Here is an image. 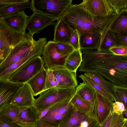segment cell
Returning a JSON list of instances; mask_svg holds the SVG:
<instances>
[{
    "instance_id": "1",
    "label": "cell",
    "mask_w": 127,
    "mask_h": 127,
    "mask_svg": "<svg viewBox=\"0 0 127 127\" xmlns=\"http://www.w3.org/2000/svg\"><path fill=\"white\" fill-rule=\"evenodd\" d=\"M118 15L104 17L96 16L84 9L80 4H71L59 19L63 20L73 30L77 29L80 36L89 32H97L103 34L110 27Z\"/></svg>"
},
{
    "instance_id": "2",
    "label": "cell",
    "mask_w": 127,
    "mask_h": 127,
    "mask_svg": "<svg viewBox=\"0 0 127 127\" xmlns=\"http://www.w3.org/2000/svg\"><path fill=\"white\" fill-rule=\"evenodd\" d=\"M79 70L97 72L115 86L127 88V54L112 53L93 64L80 67Z\"/></svg>"
},
{
    "instance_id": "3",
    "label": "cell",
    "mask_w": 127,
    "mask_h": 127,
    "mask_svg": "<svg viewBox=\"0 0 127 127\" xmlns=\"http://www.w3.org/2000/svg\"><path fill=\"white\" fill-rule=\"evenodd\" d=\"M47 40L45 37L35 40L33 37L28 35L23 40L12 48L6 57L0 63V73L30 55L43 50L47 42Z\"/></svg>"
},
{
    "instance_id": "4",
    "label": "cell",
    "mask_w": 127,
    "mask_h": 127,
    "mask_svg": "<svg viewBox=\"0 0 127 127\" xmlns=\"http://www.w3.org/2000/svg\"><path fill=\"white\" fill-rule=\"evenodd\" d=\"M76 88H54L45 90L35 99L33 106L40 112L56 104L70 101L76 93Z\"/></svg>"
},
{
    "instance_id": "5",
    "label": "cell",
    "mask_w": 127,
    "mask_h": 127,
    "mask_svg": "<svg viewBox=\"0 0 127 127\" xmlns=\"http://www.w3.org/2000/svg\"><path fill=\"white\" fill-rule=\"evenodd\" d=\"M80 4L93 15L100 17L118 15L123 11L119 0H84Z\"/></svg>"
},
{
    "instance_id": "6",
    "label": "cell",
    "mask_w": 127,
    "mask_h": 127,
    "mask_svg": "<svg viewBox=\"0 0 127 127\" xmlns=\"http://www.w3.org/2000/svg\"><path fill=\"white\" fill-rule=\"evenodd\" d=\"M72 0H32L29 7L33 12H40L58 20Z\"/></svg>"
},
{
    "instance_id": "7",
    "label": "cell",
    "mask_w": 127,
    "mask_h": 127,
    "mask_svg": "<svg viewBox=\"0 0 127 127\" xmlns=\"http://www.w3.org/2000/svg\"><path fill=\"white\" fill-rule=\"evenodd\" d=\"M28 35L26 32H16L0 17V63L6 57L12 47Z\"/></svg>"
},
{
    "instance_id": "8",
    "label": "cell",
    "mask_w": 127,
    "mask_h": 127,
    "mask_svg": "<svg viewBox=\"0 0 127 127\" xmlns=\"http://www.w3.org/2000/svg\"><path fill=\"white\" fill-rule=\"evenodd\" d=\"M41 56L35 57L14 71L5 81L24 83L39 72L44 67Z\"/></svg>"
},
{
    "instance_id": "9",
    "label": "cell",
    "mask_w": 127,
    "mask_h": 127,
    "mask_svg": "<svg viewBox=\"0 0 127 127\" xmlns=\"http://www.w3.org/2000/svg\"><path fill=\"white\" fill-rule=\"evenodd\" d=\"M75 109L70 101L58 103L53 106L40 119L49 125L60 127L69 118Z\"/></svg>"
},
{
    "instance_id": "10",
    "label": "cell",
    "mask_w": 127,
    "mask_h": 127,
    "mask_svg": "<svg viewBox=\"0 0 127 127\" xmlns=\"http://www.w3.org/2000/svg\"><path fill=\"white\" fill-rule=\"evenodd\" d=\"M42 55L45 68L53 69L64 66L65 59L69 55H64L60 54L56 48L55 41L50 40L45 46Z\"/></svg>"
},
{
    "instance_id": "11",
    "label": "cell",
    "mask_w": 127,
    "mask_h": 127,
    "mask_svg": "<svg viewBox=\"0 0 127 127\" xmlns=\"http://www.w3.org/2000/svg\"><path fill=\"white\" fill-rule=\"evenodd\" d=\"M57 20L55 18L43 13L33 12L29 16L26 26V29L29 31L27 33L33 37L35 33H38L47 26H55V21Z\"/></svg>"
},
{
    "instance_id": "12",
    "label": "cell",
    "mask_w": 127,
    "mask_h": 127,
    "mask_svg": "<svg viewBox=\"0 0 127 127\" xmlns=\"http://www.w3.org/2000/svg\"><path fill=\"white\" fill-rule=\"evenodd\" d=\"M95 101L94 109V115L101 125L113 110V102L95 91Z\"/></svg>"
},
{
    "instance_id": "13",
    "label": "cell",
    "mask_w": 127,
    "mask_h": 127,
    "mask_svg": "<svg viewBox=\"0 0 127 127\" xmlns=\"http://www.w3.org/2000/svg\"><path fill=\"white\" fill-rule=\"evenodd\" d=\"M52 69L55 80L60 88L76 87L78 85L76 72L69 71L64 66Z\"/></svg>"
},
{
    "instance_id": "14",
    "label": "cell",
    "mask_w": 127,
    "mask_h": 127,
    "mask_svg": "<svg viewBox=\"0 0 127 127\" xmlns=\"http://www.w3.org/2000/svg\"><path fill=\"white\" fill-rule=\"evenodd\" d=\"M24 84L0 81V109L11 104L17 91Z\"/></svg>"
},
{
    "instance_id": "15",
    "label": "cell",
    "mask_w": 127,
    "mask_h": 127,
    "mask_svg": "<svg viewBox=\"0 0 127 127\" xmlns=\"http://www.w3.org/2000/svg\"><path fill=\"white\" fill-rule=\"evenodd\" d=\"M29 16L24 10L0 17L4 22L18 33H25Z\"/></svg>"
},
{
    "instance_id": "16",
    "label": "cell",
    "mask_w": 127,
    "mask_h": 127,
    "mask_svg": "<svg viewBox=\"0 0 127 127\" xmlns=\"http://www.w3.org/2000/svg\"><path fill=\"white\" fill-rule=\"evenodd\" d=\"M29 85L25 83L19 88L11 104L19 107H30L33 105L35 98Z\"/></svg>"
},
{
    "instance_id": "17",
    "label": "cell",
    "mask_w": 127,
    "mask_h": 127,
    "mask_svg": "<svg viewBox=\"0 0 127 127\" xmlns=\"http://www.w3.org/2000/svg\"><path fill=\"white\" fill-rule=\"evenodd\" d=\"M53 41L70 44L73 30L63 20L60 19L55 23Z\"/></svg>"
},
{
    "instance_id": "18",
    "label": "cell",
    "mask_w": 127,
    "mask_h": 127,
    "mask_svg": "<svg viewBox=\"0 0 127 127\" xmlns=\"http://www.w3.org/2000/svg\"><path fill=\"white\" fill-rule=\"evenodd\" d=\"M102 35L97 32H89L81 34L79 39L81 50H97L100 43Z\"/></svg>"
},
{
    "instance_id": "19",
    "label": "cell",
    "mask_w": 127,
    "mask_h": 127,
    "mask_svg": "<svg viewBox=\"0 0 127 127\" xmlns=\"http://www.w3.org/2000/svg\"><path fill=\"white\" fill-rule=\"evenodd\" d=\"M47 75V69L44 67L26 82L31 87L34 96L45 90Z\"/></svg>"
},
{
    "instance_id": "20",
    "label": "cell",
    "mask_w": 127,
    "mask_h": 127,
    "mask_svg": "<svg viewBox=\"0 0 127 127\" xmlns=\"http://www.w3.org/2000/svg\"><path fill=\"white\" fill-rule=\"evenodd\" d=\"M19 117L27 127H34L38 120V112L33 105L19 107Z\"/></svg>"
},
{
    "instance_id": "21",
    "label": "cell",
    "mask_w": 127,
    "mask_h": 127,
    "mask_svg": "<svg viewBox=\"0 0 127 127\" xmlns=\"http://www.w3.org/2000/svg\"><path fill=\"white\" fill-rule=\"evenodd\" d=\"M84 74L106 90L112 96L115 101H117L118 97L114 84L106 80L102 75L97 72H86Z\"/></svg>"
},
{
    "instance_id": "22",
    "label": "cell",
    "mask_w": 127,
    "mask_h": 127,
    "mask_svg": "<svg viewBox=\"0 0 127 127\" xmlns=\"http://www.w3.org/2000/svg\"><path fill=\"white\" fill-rule=\"evenodd\" d=\"M19 107L11 104L0 109V117L27 127L19 119Z\"/></svg>"
},
{
    "instance_id": "23",
    "label": "cell",
    "mask_w": 127,
    "mask_h": 127,
    "mask_svg": "<svg viewBox=\"0 0 127 127\" xmlns=\"http://www.w3.org/2000/svg\"><path fill=\"white\" fill-rule=\"evenodd\" d=\"M95 90L88 84L83 82L78 85L76 88V93L90 104L93 111L95 101Z\"/></svg>"
},
{
    "instance_id": "24",
    "label": "cell",
    "mask_w": 127,
    "mask_h": 127,
    "mask_svg": "<svg viewBox=\"0 0 127 127\" xmlns=\"http://www.w3.org/2000/svg\"><path fill=\"white\" fill-rule=\"evenodd\" d=\"M94 117V114L82 112L75 108L69 118L60 127H78L83 122Z\"/></svg>"
},
{
    "instance_id": "25",
    "label": "cell",
    "mask_w": 127,
    "mask_h": 127,
    "mask_svg": "<svg viewBox=\"0 0 127 127\" xmlns=\"http://www.w3.org/2000/svg\"><path fill=\"white\" fill-rule=\"evenodd\" d=\"M115 33L127 34V10L123 11L118 15L109 27Z\"/></svg>"
},
{
    "instance_id": "26",
    "label": "cell",
    "mask_w": 127,
    "mask_h": 127,
    "mask_svg": "<svg viewBox=\"0 0 127 127\" xmlns=\"http://www.w3.org/2000/svg\"><path fill=\"white\" fill-rule=\"evenodd\" d=\"M83 61L81 50H75L69 54L66 58L64 67L68 70L76 72Z\"/></svg>"
},
{
    "instance_id": "27",
    "label": "cell",
    "mask_w": 127,
    "mask_h": 127,
    "mask_svg": "<svg viewBox=\"0 0 127 127\" xmlns=\"http://www.w3.org/2000/svg\"><path fill=\"white\" fill-rule=\"evenodd\" d=\"M116 43L115 34L109 28L102 35L100 45L97 50L101 52L109 51L110 48L116 46Z\"/></svg>"
},
{
    "instance_id": "28",
    "label": "cell",
    "mask_w": 127,
    "mask_h": 127,
    "mask_svg": "<svg viewBox=\"0 0 127 127\" xmlns=\"http://www.w3.org/2000/svg\"><path fill=\"white\" fill-rule=\"evenodd\" d=\"M70 102L79 111L93 114V111L89 103L82 98L76 93L71 99Z\"/></svg>"
},
{
    "instance_id": "29",
    "label": "cell",
    "mask_w": 127,
    "mask_h": 127,
    "mask_svg": "<svg viewBox=\"0 0 127 127\" xmlns=\"http://www.w3.org/2000/svg\"><path fill=\"white\" fill-rule=\"evenodd\" d=\"M30 2V0H24L22 2L11 4L0 9V16L1 17L24 11L26 8L29 7Z\"/></svg>"
},
{
    "instance_id": "30",
    "label": "cell",
    "mask_w": 127,
    "mask_h": 127,
    "mask_svg": "<svg viewBox=\"0 0 127 127\" xmlns=\"http://www.w3.org/2000/svg\"><path fill=\"white\" fill-rule=\"evenodd\" d=\"M111 112L104 121L101 125V127H123L125 118L122 114L119 115Z\"/></svg>"
},
{
    "instance_id": "31",
    "label": "cell",
    "mask_w": 127,
    "mask_h": 127,
    "mask_svg": "<svg viewBox=\"0 0 127 127\" xmlns=\"http://www.w3.org/2000/svg\"><path fill=\"white\" fill-rule=\"evenodd\" d=\"M79 77L82 79L83 82L89 84L95 91L109 100L113 102L115 101L114 98L110 93L96 83L91 79L86 76L84 74L80 75Z\"/></svg>"
},
{
    "instance_id": "32",
    "label": "cell",
    "mask_w": 127,
    "mask_h": 127,
    "mask_svg": "<svg viewBox=\"0 0 127 127\" xmlns=\"http://www.w3.org/2000/svg\"><path fill=\"white\" fill-rule=\"evenodd\" d=\"M56 48L60 54L64 55H68L75 50L70 44L55 41Z\"/></svg>"
},
{
    "instance_id": "33",
    "label": "cell",
    "mask_w": 127,
    "mask_h": 127,
    "mask_svg": "<svg viewBox=\"0 0 127 127\" xmlns=\"http://www.w3.org/2000/svg\"><path fill=\"white\" fill-rule=\"evenodd\" d=\"M115 87L118 97L117 101L123 103L125 110H127V88L115 86Z\"/></svg>"
},
{
    "instance_id": "34",
    "label": "cell",
    "mask_w": 127,
    "mask_h": 127,
    "mask_svg": "<svg viewBox=\"0 0 127 127\" xmlns=\"http://www.w3.org/2000/svg\"><path fill=\"white\" fill-rule=\"evenodd\" d=\"M47 70V75L45 90L54 88H60L58 84L55 80L52 70L48 69Z\"/></svg>"
},
{
    "instance_id": "35",
    "label": "cell",
    "mask_w": 127,
    "mask_h": 127,
    "mask_svg": "<svg viewBox=\"0 0 127 127\" xmlns=\"http://www.w3.org/2000/svg\"><path fill=\"white\" fill-rule=\"evenodd\" d=\"M80 35L76 29L73 30L72 33L70 40V44L75 50H81L80 45Z\"/></svg>"
},
{
    "instance_id": "36",
    "label": "cell",
    "mask_w": 127,
    "mask_h": 127,
    "mask_svg": "<svg viewBox=\"0 0 127 127\" xmlns=\"http://www.w3.org/2000/svg\"><path fill=\"white\" fill-rule=\"evenodd\" d=\"M114 33L116 39L115 46L123 47L127 49V34Z\"/></svg>"
},
{
    "instance_id": "37",
    "label": "cell",
    "mask_w": 127,
    "mask_h": 127,
    "mask_svg": "<svg viewBox=\"0 0 127 127\" xmlns=\"http://www.w3.org/2000/svg\"><path fill=\"white\" fill-rule=\"evenodd\" d=\"M109 51L115 55L123 56L127 54V49L124 47L115 46L110 48Z\"/></svg>"
},
{
    "instance_id": "38",
    "label": "cell",
    "mask_w": 127,
    "mask_h": 127,
    "mask_svg": "<svg viewBox=\"0 0 127 127\" xmlns=\"http://www.w3.org/2000/svg\"><path fill=\"white\" fill-rule=\"evenodd\" d=\"M0 127H25L0 117Z\"/></svg>"
},
{
    "instance_id": "39",
    "label": "cell",
    "mask_w": 127,
    "mask_h": 127,
    "mask_svg": "<svg viewBox=\"0 0 127 127\" xmlns=\"http://www.w3.org/2000/svg\"><path fill=\"white\" fill-rule=\"evenodd\" d=\"M125 110V106L122 103L117 101L114 102L112 113H115L120 115L122 114Z\"/></svg>"
},
{
    "instance_id": "40",
    "label": "cell",
    "mask_w": 127,
    "mask_h": 127,
    "mask_svg": "<svg viewBox=\"0 0 127 127\" xmlns=\"http://www.w3.org/2000/svg\"><path fill=\"white\" fill-rule=\"evenodd\" d=\"M24 0H0V9L11 4L22 2Z\"/></svg>"
},
{
    "instance_id": "41",
    "label": "cell",
    "mask_w": 127,
    "mask_h": 127,
    "mask_svg": "<svg viewBox=\"0 0 127 127\" xmlns=\"http://www.w3.org/2000/svg\"><path fill=\"white\" fill-rule=\"evenodd\" d=\"M88 127H101V125L95 117L89 123Z\"/></svg>"
},
{
    "instance_id": "42",
    "label": "cell",
    "mask_w": 127,
    "mask_h": 127,
    "mask_svg": "<svg viewBox=\"0 0 127 127\" xmlns=\"http://www.w3.org/2000/svg\"><path fill=\"white\" fill-rule=\"evenodd\" d=\"M34 127H58L53 126L46 124L41 120L37 121Z\"/></svg>"
},
{
    "instance_id": "43",
    "label": "cell",
    "mask_w": 127,
    "mask_h": 127,
    "mask_svg": "<svg viewBox=\"0 0 127 127\" xmlns=\"http://www.w3.org/2000/svg\"><path fill=\"white\" fill-rule=\"evenodd\" d=\"M95 117H94L87 121H84L81 124L80 126L78 127H88L89 123Z\"/></svg>"
},
{
    "instance_id": "44",
    "label": "cell",
    "mask_w": 127,
    "mask_h": 127,
    "mask_svg": "<svg viewBox=\"0 0 127 127\" xmlns=\"http://www.w3.org/2000/svg\"><path fill=\"white\" fill-rule=\"evenodd\" d=\"M122 114L124 117L127 119V110H125L123 112Z\"/></svg>"
},
{
    "instance_id": "45",
    "label": "cell",
    "mask_w": 127,
    "mask_h": 127,
    "mask_svg": "<svg viewBox=\"0 0 127 127\" xmlns=\"http://www.w3.org/2000/svg\"><path fill=\"white\" fill-rule=\"evenodd\" d=\"M123 127H127V119L126 118H125V123Z\"/></svg>"
},
{
    "instance_id": "46",
    "label": "cell",
    "mask_w": 127,
    "mask_h": 127,
    "mask_svg": "<svg viewBox=\"0 0 127 127\" xmlns=\"http://www.w3.org/2000/svg\"></svg>"
}]
</instances>
